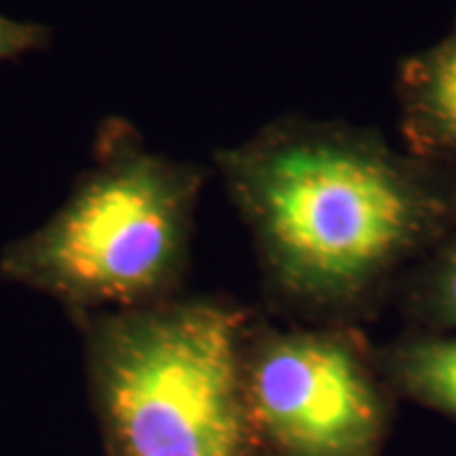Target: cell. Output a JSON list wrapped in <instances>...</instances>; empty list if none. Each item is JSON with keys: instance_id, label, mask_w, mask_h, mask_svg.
Masks as SVG:
<instances>
[{"instance_id": "7a4b0ae2", "label": "cell", "mask_w": 456, "mask_h": 456, "mask_svg": "<svg viewBox=\"0 0 456 456\" xmlns=\"http://www.w3.org/2000/svg\"><path fill=\"white\" fill-rule=\"evenodd\" d=\"M252 317L222 300L155 302L95 330L94 370L118 456H269L243 383Z\"/></svg>"}, {"instance_id": "8992f818", "label": "cell", "mask_w": 456, "mask_h": 456, "mask_svg": "<svg viewBox=\"0 0 456 456\" xmlns=\"http://www.w3.org/2000/svg\"><path fill=\"white\" fill-rule=\"evenodd\" d=\"M376 363L393 395L456 423V334L403 332L374 345Z\"/></svg>"}, {"instance_id": "3957f363", "label": "cell", "mask_w": 456, "mask_h": 456, "mask_svg": "<svg viewBox=\"0 0 456 456\" xmlns=\"http://www.w3.org/2000/svg\"><path fill=\"white\" fill-rule=\"evenodd\" d=\"M203 182L197 165L118 148L7 249L3 271L78 306L163 302L184 273Z\"/></svg>"}, {"instance_id": "5b68a950", "label": "cell", "mask_w": 456, "mask_h": 456, "mask_svg": "<svg viewBox=\"0 0 456 456\" xmlns=\"http://www.w3.org/2000/svg\"><path fill=\"white\" fill-rule=\"evenodd\" d=\"M393 91L402 146L456 167V20L440 41L399 61Z\"/></svg>"}, {"instance_id": "52a82bcc", "label": "cell", "mask_w": 456, "mask_h": 456, "mask_svg": "<svg viewBox=\"0 0 456 456\" xmlns=\"http://www.w3.org/2000/svg\"><path fill=\"white\" fill-rule=\"evenodd\" d=\"M391 302L412 332L456 334V224L403 273Z\"/></svg>"}, {"instance_id": "ba28073f", "label": "cell", "mask_w": 456, "mask_h": 456, "mask_svg": "<svg viewBox=\"0 0 456 456\" xmlns=\"http://www.w3.org/2000/svg\"><path fill=\"white\" fill-rule=\"evenodd\" d=\"M47 32L41 26L17 21L0 13V61L13 60L28 53V51L41 47Z\"/></svg>"}, {"instance_id": "277c9868", "label": "cell", "mask_w": 456, "mask_h": 456, "mask_svg": "<svg viewBox=\"0 0 456 456\" xmlns=\"http://www.w3.org/2000/svg\"><path fill=\"white\" fill-rule=\"evenodd\" d=\"M243 383L269 456H380L397 397L362 328L252 319Z\"/></svg>"}, {"instance_id": "6da1fadb", "label": "cell", "mask_w": 456, "mask_h": 456, "mask_svg": "<svg viewBox=\"0 0 456 456\" xmlns=\"http://www.w3.org/2000/svg\"><path fill=\"white\" fill-rule=\"evenodd\" d=\"M289 322L355 326L456 224V167L393 146L376 127L281 117L216 152Z\"/></svg>"}]
</instances>
